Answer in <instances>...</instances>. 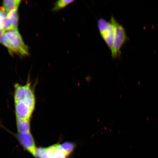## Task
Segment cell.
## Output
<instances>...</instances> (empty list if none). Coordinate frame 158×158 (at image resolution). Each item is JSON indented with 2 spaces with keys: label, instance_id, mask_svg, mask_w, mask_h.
<instances>
[{
  "label": "cell",
  "instance_id": "1",
  "mask_svg": "<svg viewBox=\"0 0 158 158\" xmlns=\"http://www.w3.org/2000/svg\"><path fill=\"white\" fill-rule=\"evenodd\" d=\"M0 43L5 46L11 54H15L23 56L29 55L28 47L23 41L18 28L5 31L0 36Z\"/></svg>",
  "mask_w": 158,
  "mask_h": 158
},
{
  "label": "cell",
  "instance_id": "2",
  "mask_svg": "<svg viewBox=\"0 0 158 158\" xmlns=\"http://www.w3.org/2000/svg\"><path fill=\"white\" fill-rule=\"evenodd\" d=\"M73 143H56L46 148H37L36 158H68L73 153Z\"/></svg>",
  "mask_w": 158,
  "mask_h": 158
},
{
  "label": "cell",
  "instance_id": "3",
  "mask_svg": "<svg viewBox=\"0 0 158 158\" xmlns=\"http://www.w3.org/2000/svg\"><path fill=\"white\" fill-rule=\"evenodd\" d=\"M110 21L113 24L114 29V36L113 45L110 49L111 56L113 59L119 58L121 56V49L129 40L123 26L118 22L113 15Z\"/></svg>",
  "mask_w": 158,
  "mask_h": 158
},
{
  "label": "cell",
  "instance_id": "4",
  "mask_svg": "<svg viewBox=\"0 0 158 158\" xmlns=\"http://www.w3.org/2000/svg\"><path fill=\"white\" fill-rule=\"evenodd\" d=\"M97 23L100 35L110 50L113 45L114 39V25L111 21H108L103 18L99 19Z\"/></svg>",
  "mask_w": 158,
  "mask_h": 158
},
{
  "label": "cell",
  "instance_id": "5",
  "mask_svg": "<svg viewBox=\"0 0 158 158\" xmlns=\"http://www.w3.org/2000/svg\"><path fill=\"white\" fill-rule=\"evenodd\" d=\"M15 88L14 98L15 103H17L25 98H35L34 92L31 86L30 83L25 85L18 83L16 84Z\"/></svg>",
  "mask_w": 158,
  "mask_h": 158
},
{
  "label": "cell",
  "instance_id": "6",
  "mask_svg": "<svg viewBox=\"0 0 158 158\" xmlns=\"http://www.w3.org/2000/svg\"><path fill=\"white\" fill-rule=\"evenodd\" d=\"M18 141L25 150L35 157L37 148L35 140L31 133H19L17 135Z\"/></svg>",
  "mask_w": 158,
  "mask_h": 158
},
{
  "label": "cell",
  "instance_id": "7",
  "mask_svg": "<svg viewBox=\"0 0 158 158\" xmlns=\"http://www.w3.org/2000/svg\"><path fill=\"white\" fill-rule=\"evenodd\" d=\"M34 110L23 100L15 103V113L19 119L30 120Z\"/></svg>",
  "mask_w": 158,
  "mask_h": 158
},
{
  "label": "cell",
  "instance_id": "8",
  "mask_svg": "<svg viewBox=\"0 0 158 158\" xmlns=\"http://www.w3.org/2000/svg\"><path fill=\"white\" fill-rule=\"evenodd\" d=\"M15 29L12 21L8 14L3 10H0V36L5 31Z\"/></svg>",
  "mask_w": 158,
  "mask_h": 158
},
{
  "label": "cell",
  "instance_id": "9",
  "mask_svg": "<svg viewBox=\"0 0 158 158\" xmlns=\"http://www.w3.org/2000/svg\"><path fill=\"white\" fill-rule=\"evenodd\" d=\"M16 121L17 130L19 133H30L31 126L30 120L17 118Z\"/></svg>",
  "mask_w": 158,
  "mask_h": 158
},
{
  "label": "cell",
  "instance_id": "10",
  "mask_svg": "<svg viewBox=\"0 0 158 158\" xmlns=\"http://www.w3.org/2000/svg\"><path fill=\"white\" fill-rule=\"evenodd\" d=\"M20 0H5L3 1V7L6 12L8 13L10 11L15 9H18L20 4Z\"/></svg>",
  "mask_w": 158,
  "mask_h": 158
},
{
  "label": "cell",
  "instance_id": "11",
  "mask_svg": "<svg viewBox=\"0 0 158 158\" xmlns=\"http://www.w3.org/2000/svg\"><path fill=\"white\" fill-rule=\"evenodd\" d=\"M75 0H59L55 2L52 9L53 12H57L65 8L71 4L73 3Z\"/></svg>",
  "mask_w": 158,
  "mask_h": 158
},
{
  "label": "cell",
  "instance_id": "12",
  "mask_svg": "<svg viewBox=\"0 0 158 158\" xmlns=\"http://www.w3.org/2000/svg\"><path fill=\"white\" fill-rule=\"evenodd\" d=\"M18 9H15L10 11L8 14L9 17L12 21L14 27L15 29L18 28L19 22V15Z\"/></svg>",
  "mask_w": 158,
  "mask_h": 158
}]
</instances>
